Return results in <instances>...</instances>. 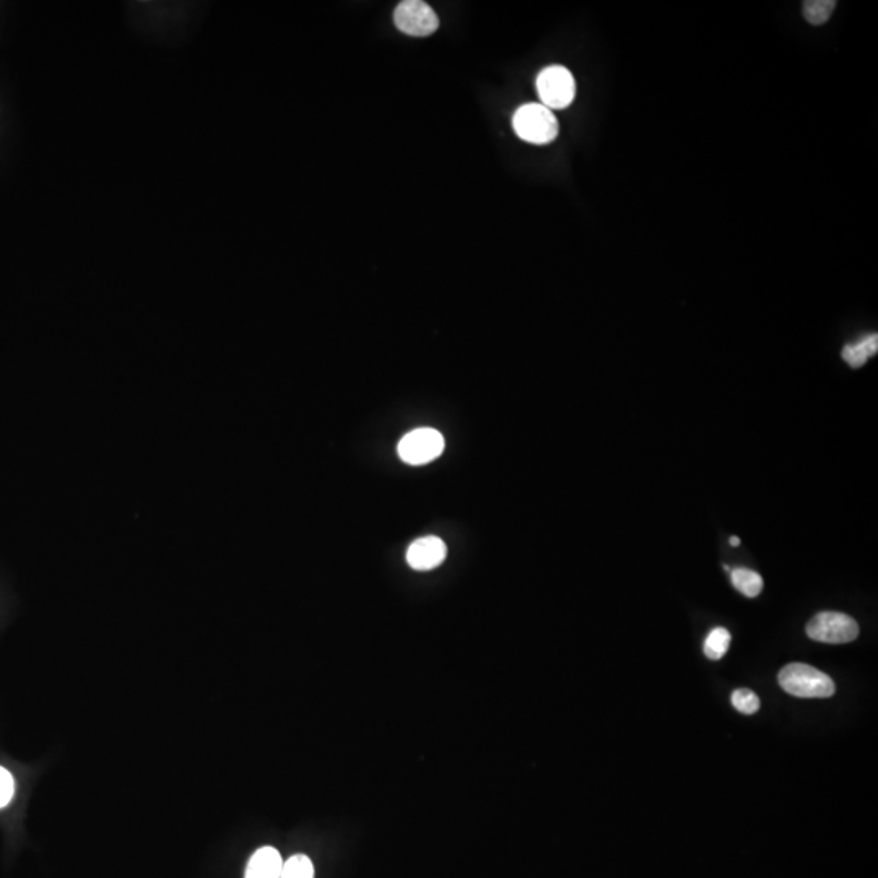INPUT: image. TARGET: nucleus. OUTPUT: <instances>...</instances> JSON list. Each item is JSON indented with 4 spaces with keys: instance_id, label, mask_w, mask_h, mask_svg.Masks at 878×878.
Returning a JSON list of instances; mask_svg holds the SVG:
<instances>
[{
    "instance_id": "5",
    "label": "nucleus",
    "mask_w": 878,
    "mask_h": 878,
    "mask_svg": "<svg viewBox=\"0 0 878 878\" xmlns=\"http://www.w3.org/2000/svg\"><path fill=\"white\" fill-rule=\"evenodd\" d=\"M443 451V435L433 428H418V430L410 431L409 435L400 439L399 448H397L400 459L410 466H423V464L435 461L436 457L443 454Z\"/></svg>"
},
{
    "instance_id": "16",
    "label": "nucleus",
    "mask_w": 878,
    "mask_h": 878,
    "mask_svg": "<svg viewBox=\"0 0 878 878\" xmlns=\"http://www.w3.org/2000/svg\"><path fill=\"white\" fill-rule=\"evenodd\" d=\"M731 545H732V547H739V545H740L739 537H731Z\"/></svg>"
},
{
    "instance_id": "13",
    "label": "nucleus",
    "mask_w": 878,
    "mask_h": 878,
    "mask_svg": "<svg viewBox=\"0 0 878 878\" xmlns=\"http://www.w3.org/2000/svg\"><path fill=\"white\" fill-rule=\"evenodd\" d=\"M280 878H314V865L309 857L298 854L283 862Z\"/></svg>"
},
{
    "instance_id": "15",
    "label": "nucleus",
    "mask_w": 878,
    "mask_h": 878,
    "mask_svg": "<svg viewBox=\"0 0 878 878\" xmlns=\"http://www.w3.org/2000/svg\"><path fill=\"white\" fill-rule=\"evenodd\" d=\"M14 791L15 784L12 774L0 766V809L9 804L12 797H14Z\"/></svg>"
},
{
    "instance_id": "9",
    "label": "nucleus",
    "mask_w": 878,
    "mask_h": 878,
    "mask_svg": "<svg viewBox=\"0 0 878 878\" xmlns=\"http://www.w3.org/2000/svg\"><path fill=\"white\" fill-rule=\"evenodd\" d=\"M878 352V335H867L864 339L859 340L856 344H849L843 348L841 357L848 363L851 368H861L870 357H874Z\"/></svg>"
},
{
    "instance_id": "11",
    "label": "nucleus",
    "mask_w": 878,
    "mask_h": 878,
    "mask_svg": "<svg viewBox=\"0 0 878 878\" xmlns=\"http://www.w3.org/2000/svg\"><path fill=\"white\" fill-rule=\"evenodd\" d=\"M729 646H731V633L726 628H714L706 636L703 651H705L706 657L711 659V661H719V659L726 656Z\"/></svg>"
},
{
    "instance_id": "1",
    "label": "nucleus",
    "mask_w": 878,
    "mask_h": 878,
    "mask_svg": "<svg viewBox=\"0 0 878 878\" xmlns=\"http://www.w3.org/2000/svg\"><path fill=\"white\" fill-rule=\"evenodd\" d=\"M784 692L797 698H830L835 695V682L815 667L792 662L778 675Z\"/></svg>"
},
{
    "instance_id": "14",
    "label": "nucleus",
    "mask_w": 878,
    "mask_h": 878,
    "mask_svg": "<svg viewBox=\"0 0 878 878\" xmlns=\"http://www.w3.org/2000/svg\"><path fill=\"white\" fill-rule=\"evenodd\" d=\"M732 705L739 713L750 716L760 709V698H758L757 693L748 690V688H739L732 693Z\"/></svg>"
},
{
    "instance_id": "12",
    "label": "nucleus",
    "mask_w": 878,
    "mask_h": 878,
    "mask_svg": "<svg viewBox=\"0 0 878 878\" xmlns=\"http://www.w3.org/2000/svg\"><path fill=\"white\" fill-rule=\"evenodd\" d=\"M835 0H807L802 5V14L810 25H823L835 12Z\"/></svg>"
},
{
    "instance_id": "10",
    "label": "nucleus",
    "mask_w": 878,
    "mask_h": 878,
    "mask_svg": "<svg viewBox=\"0 0 878 878\" xmlns=\"http://www.w3.org/2000/svg\"><path fill=\"white\" fill-rule=\"evenodd\" d=\"M731 579L735 589L750 599L760 596V592L763 591V578L757 571L735 568L731 570Z\"/></svg>"
},
{
    "instance_id": "7",
    "label": "nucleus",
    "mask_w": 878,
    "mask_h": 878,
    "mask_svg": "<svg viewBox=\"0 0 878 878\" xmlns=\"http://www.w3.org/2000/svg\"><path fill=\"white\" fill-rule=\"evenodd\" d=\"M446 545L438 537H423L410 545L407 550V561L413 570L428 571L443 563L446 558Z\"/></svg>"
},
{
    "instance_id": "6",
    "label": "nucleus",
    "mask_w": 878,
    "mask_h": 878,
    "mask_svg": "<svg viewBox=\"0 0 878 878\" xmlns=\"http://www.w3.org/2000/svg\"><path fill=\"white\" fill-rule=\"evenodd\" d=\"M394 23L397 30L415 38L433 35L439 28V18L435 10L422 0L400 2L394 12Z\"/></svg>"
},
{
    "instance_id": "4",
    "label": "nucleus",
    "mask_w": 878,
    "mask_h": 878,
    "mask_svg": "<svg viewBox=\"0 0 878 878\" xmlns=\"http://www.w3.org/2000/svg\"><path fill=\"white\" fill-rule=\"evenodd\" d=\"M807 636L828 644L851 643L859 636V625L846 613L822 612L807 623Z\"/></svg>"
},
{
    "instance_id": "3",
    "label": "nucleus",
    "mask_w": 878,
    "mask_h": 878,
    "mask_svg": "<svg viewBox=\"0 0 878 878\" xmlns=\"http://www.w3.org/2000/svg\"><path fill=\"white\" fill-rule=\"evenodd\" d=\"M537 93L550 111L568 108L576 96L573 74L563 66L547 67L537 77Z\"/></svg>"
},
{
    "instance_id": "8",
    "label": "nucleus",
    "mask_w": 878,
    "mask_h": 878,
    "mask_svg": "<svg viewBox=\"0 0 878 878\" xmlns=\"http://www.w3.org/2000/svg\"><path fill=\"white\" fill-rule=\"evenodd\" d=\"M282 867L283 861L280 852L266 846V848L254 852L244 878H280Z\"/></svg>"
},
{
    "instance_id": "2",
    "label": "nucleus",
    "mask_w": 878,
    "mask_h": 878,
    "mask_svg": "<svg viewBox=\"0 0 878 878\" xmlns=\"http://www.w3.org/2000/svg\"><path fill=\"white\" fill-rule=\"evenodd\" d=\"M513 127L519 139L535 145L550 144L560 132L553 111L540 103L521 106L514 114Z\"/></svg>"
}]
</instances>
